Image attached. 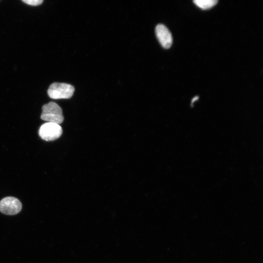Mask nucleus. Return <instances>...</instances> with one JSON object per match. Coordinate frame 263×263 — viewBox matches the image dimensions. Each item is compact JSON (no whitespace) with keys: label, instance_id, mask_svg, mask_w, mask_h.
Returning <instances> with one entry per match:
<instances>
[{"label":"nucleus","instance_id":"obj_1","mask_svg":"<svg viewBox=\"0 0 263 263\" xmlns=\"http://www.w3.org/2000/svg\"><path fill=\"white\" fill-rule=\"evenodd\" d=\"M40 118L47 122L57 124H61L64 120L62 111L60 107L54 102H50L42 107Z\"/></svg>","mask_w":263,"mask_h":263},{"label":"nucleus","instance_id":"obj_2","mask_svg":"<svg viewBox=\"0 0 263 263\" xmlns=\"http://www.w3.org/2000/svg\"><path fill=\"white\" fill-rule=\"evenodd\" d=\"M75 88L71 85L63 83H53L50 85L47 94L54 99H68L74 93Z\"/></svg>","mask_w":263,"mask_h":263},{"label":"nucleus","instance_id":"obj_3","mask_svg":"<svg viewBox=\"0 0 263 263\" xmlns=\"http://www.w3.org/2000/svg\"><path fill=\"white\" fill-rule=\"evenodd\" d=\"M62 133L60 125L52 122L43 124L38 130L40 138L47 141H53L59 138Z\"/></svg>","mask_w":263,"mask_h":263},{"label":"nucleus","instance_id":"obj_4","mask_svg":"<svg viewBox=\"0 0 263 263\" xmlns=\"http://www.w3.org/2000/svg\"><path fill=\"white\" fill-rule=\"evenodd\" d=\"M21 208L22 205L20 201L14 197H6L0 201V211L6 215L18 214Z\"/></svg>","mask_w":263,"mask_h":263},{"label":"nucleus","instance_id":"obj_5","mask_svg":"<svg viewBox=\"0 0 263 263\" xmlns=\"http://www.w3.org/2000/svg\"><path fill=\"white\" fill-rule=\"evenodd\" d=\"M155 34L161 46L169 49L172 43V37L169 29L163 24H159L155 27Z\"/></svg>","mask_w":263,"mask_h":263},{"label":"nucleus","instance_id":"obj_6","mask_svg":"<svg viewBox=\"0 0 263 263\" xmlns=\"http://www.w3.org/2000/svg\"><path fill=\"white\" fill-rule=\"evenodd\" d=\"M193 2L199 8L203 10L209 9L218 2L217 0H195Z\"/></svg>","mask_w":263,"mask_h":263},{"label":"nucleus","instance_id":"obj_7","mask_svg":"<svg viewBox=\"0 0 263 263\" xmlns=\"http://www.w3.org/2000/svg\"><path fill=\"white\" fill-rule=\"evenodd\" d=\"M22 1L28 5L32 6H38L43 2V0H23Z\"/></svg>","mask_w":263,"mask_h":263}]
</instances>
